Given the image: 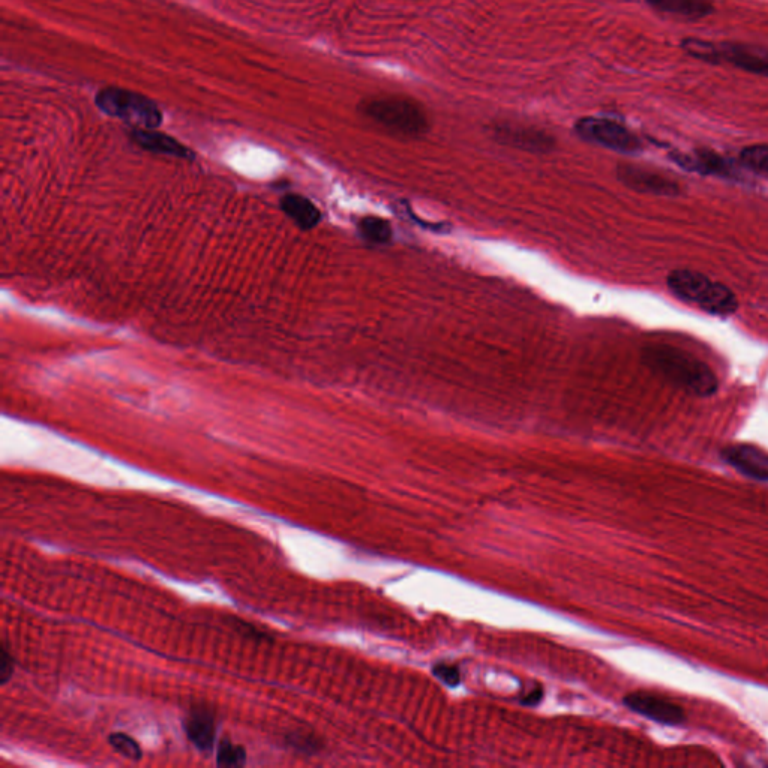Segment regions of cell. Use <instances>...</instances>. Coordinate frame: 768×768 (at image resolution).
<instances>
[{"label": "cell", "mask_w": 768, "mask_h": 768, "mask_svg": "<svg viewBox=\"0 0 768 768\" xmlns=\"http://www.w3.org/2000/svg\"><path fill=\"white\" fill-rule=\"evenodd\" d=\"M645 366L657 377L693 396H711L719 387L713 369L695 354L669 344L647 345L642 351Z\"/></svg>", "instance_id": "6da1fadb"}, {"label": "cell", "mask_w": 768, "mask_h": 768, "mask_svg": "<svg viewBox=\"0 0 768 768\" xmlns=\"http://www.w3.org/2000/svg\"><path fill=\"white\" fill-rule=\"evenodd\" d=\"M360 113L378 128L399 138H419L429 131V117L422 105L401 95L377 96L360 104Z\"/></svg>", "instance_id": "7a4b0ae2"}, {"label": "cell", "mask_w": 768, "mask_h": 768, "mask_svg": "<svg viewBox=\"0 0 768 768\" xmlns=\"http://www.w3.org/2000/svg\"><path fill=\"white\" fill-rule=\"evenodd\" d=\"M666 285L672 296L695 305L707 314L729 317L737 312L738 299L734 291L704 273L689 269L672 270L666 278Z\"/></svg>", "instance_id": "3957f363"}, {"label": "cell", "mask_w": 768, "mask_h": 768, "mask_svg": "<svg viewBox=\"0 0 768 768\" xmlns=\"http://www.w3.org/2000/svg\"><path fill=\"white\" fill-rule=\"evenodd\" d=\"M99 110L138 129H155L162 123V113L158 105L131 90L119 87H107L98 92L95 98Z\"/></svg>", "instance_id": "277c9868"}, {"label": "cell", "mask_w": 768, "mask_h": 768, "mask_svg": "<svg viewBox=\"0 0 768 768\" xmlns=\"http://www.w3.org/2000/svg\"><path fill=\"white\" fill-rule=\"evenodd\" d=\"M575 131L582 140L624 155H636L642 150V141L629 128L603 117H582L575 123Z\"/></svg>", "instance_id": "5b68a950"}, {"label": "cell", "mask_w": 768, "mask_h": 768, "mask_svg": "<svg viewBox=\"0 0 768 768\" xmlns=\"http://www.w3.org/2000/svg\"><path fill=\"white\" fill-rule=\"evenodd\" d=\"M617 176L627 188L642 192V194L675 197L681 192L680 185L674 179L653 170V168L642 167V165H618Z\"/></svg>", "instance_id": "8992f818"}, {"label": "cell", "mask_w": 768, "mask_h": 768, "mask_svg": "<svg viewBox=\"0 0 768 768\" xmlns=\"http://www.w3.org/2000/svg\"><path fill=\"white\" fill-rule=\"evenodd\" d=\"M669 158L683 170L702 176L725 177L731 180L740 176L734 162L711 149H696L692 153L672 152Z\"/></svg>", "instance_id": "52a82bcc"}, {"label": "cell", "mask_w": 768, "mask_h": 768, "mask_svg": "<svg viewBox=\"0 0 768 768\" xmlns=\"http://www.w3.org/2000/svg\"><path fill=\"white\" fill-rule=\"evenodd\" d=\"M624 704L654 722L663 725H680L686 719L683 708L663 696L651 692H633L624 698Z\"/></svg>", "instance_id": "ba28073f"}, {"label": "cell", "mask_w": 768, "mask_h": 768, "mask_svg": "<svg viewBox=\"0 0 768 768\" xmlns=\"http://www.w3.org/2000/svg\"><path fill=\"white\" fill-rule=\"evenodd\" d=\"M720 63H729L750 74L768 77V48L747 42H722L717 44Z\"/></svg>", "instance_id": "9c48e42d"}, {"label": "cell", "mask_w": 768, "mask_h": 768, "mask_svg": "<svg viewBox=\"0 0 768 768\" xmlns=\"http://www.w3.org/2000/svg\"><path fill=\"white\" fill-rule=\"evenodd\" d=\"M722 459L750 479L768 482V452L753 444H729L722 450Z\"/></svg>", "instance_id": "30bf717a"}, {"label": "cell", "mask_w": 768, "mask_h": 768, "mask_svg": "<svg viewBox=\"0 0 768 768\" xmlns=\"http://www.w3.org/2000/svg\"><path fill=\"white\" fill-rule=\"evenodd\" d=\"M495 135L501 143L528 150V152H548L554 147V140L548 134L537 129L525 128V126H497Z\"/></svg>", "instance_id": "8fae6325"}, {"label": "cell", "mask_w": 768, "mask_h": 768, "mask_svg": "<svg viewBox=\"0 0 768 768\" xmlns=\"http://www.w3.org/2000/svg\"><path fill=\"white\" fill-rule=\"evenodd\" d=\"M131 138L141 149L149 150V152L174 156V158H194V153L188 147L183 146L173 137H168V135L153 131V129L134 128L131 132Z\"/></svg>", "instance_id": "7c38bea8"}, {"label": "cell", "mask_w": 768, "mask_h": 768, "mask_svg": "<svg viewBox=\"0 0 768 768\" xmlns=\"http://www.w3.org/2000/svg\"><path fill=\"white\" fill-rule=\"evenodd\" d=\"M659 14L681 20H701L713 14L714 0H645Z\"/></svg>", "instance_id": "4fadbf2b"}, {"label": "cell", "mask_w": 768, "mask_h": 768, "mask_svg": "<svg viewBox=\"0 0 768 768\" xmlns=\"http://www.w3.org/2000/svg\"><path fill=\"white\" fill-rule=\"evenodd\" d=\"M183 726H185L189 740L197 749H212L213 743H215V720L209 711L204 710V708L191 711Z\"/></svg>", "instance_id": "5bb4252c"}, {"label": "cell", "mask_w": 768, "mask_h": 768, "mask_svg": "<svg viewBox=\"0 0 768 768\" xmlns=\"http://www.w3.org/2000/svg\"><path fill=\"white\" fill-rule=\"evenodd\" d=\"M281 209L302 230H311V228L317 227L321 219L318 207L302 195H285L281 200Z\"/></svg>", "instance_id": "9a60e30c"}, {"label": "cell", "mask_w": 768, "mask_h": 768, "mask_svg": "<svg viewBox=\"0 0 768 768\" xmlns=\"http://www.w3.org/2000/svg\"><path fill=\"white\" fill-rule=\"evenodd\" d=\"M359 234L369 243L384 245L392 239V227L389 222L377 216H366L360 219Z\"/></svg>", "instance_id": "2e32d148"}, {"label": "cell", "mask_w": 768, "mask_h": 768, "mask_svg": "<svg viewBox=\"0 0 768 768\" xmlns=\"http://www.w3.org/2000/svg\"><path fill=\"white\" fill-rule=\"evenodd\" d=\"M681 48L684 53L689 54L693 59L699 62L708 63V65H720V54L717 44L704 41L698 38H684L681 41Z\"/></svg>", "instance_id": "e0dca14e"}, {"label": "cell", "mask_w": 768, "mask_h": 768, "mask_svg": "<svg viewBox=\"0 0 768 768\" xmlns=\"http://www.w3.org/2000/svg\"><path fill=\"white\" fill-rule=\"evenodd\" d=\"M740 162L747 170L768 177V144H752L740 152Z\"/></svg>", "instance_id": "ac0fdd59"}, {"label": "cell", "mask_w": 768, "mask_h": 768, "mask_svg": "<svg viewBox=\"0 0 768 768\" xmlns=\"http://www.w3.org/2000/svg\"><path fill=\"white\" fill-rule=\"evenodd\" d=\"M216 762L219 767H242L246 762V752L242 746H236L230 740L221 741Z\"/></svg>", "instance_id": "d6986e66"}, {"label": "cell", "mask_w": 768, "mask_h": 768, "mask_svg": "<svg viewBox=\"0 0 768 768\" xmlns=\"http://www.w3.org/2000/svg\"><path fill=\"white\" fill-rule=\"evenodd\" d=\"M108 741H110L111 747L120 755L125 756V758L132 759V761H140L141 756H143L137 741L129 737L128 734L116 732V734H111L108 737Z\"/></svg>", "instance_id": "ffe728a7"}, {"label": "cell", "mask_w": 768, "mask_h": 768, "mask_svg": "<svg viewBox=\"0 0 768 768\" xmlns=\"http://www.w3.org/2000/svg\"><path fill=\"white\" fill-rule=\"evenodd\" d=\"M432 674H434V677L438 678L441 683L446 684V686L455 687L461 683L459 669L456 668L455 665H450V663H437V665H434V668H432Z\"/></svg>", "instance_id": "44dd1931"}, {"label": "cell", "mask_w": 768, "mask_h": 768, "mask_svg": "<svg viewBox=\"0 0 768 768\" xmlns=\"http://www.w3.org/2000/svg\"><path fill=\"white\" fill-rule=\"evenodd\" d=\"M12 674H14V660L9 656L6 647H2V665H0V681H2V684L8 683Z\"/></svg>", "instance_id": "7402d4cb"}, {"label": "cell", "mask_w": 768, "mask_h": 768, "mask_svg": "<svg viewBox=\"0 0 768 768\" xmlns=\"http://www.w3.org/2000/svg\"><path fill=\"white\" fill-rule=\"evenodd\" d=\"M542 698V687H536V689L531 690L530 693H527V695L522 698V704L527 705V707H534V705H537L540 701H542Z\"/></svg>", "instance_id": "603a6c76"}]
</instances>
